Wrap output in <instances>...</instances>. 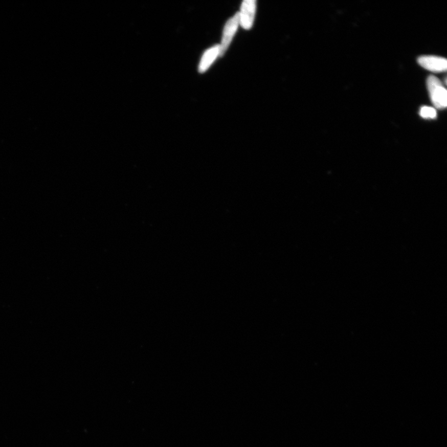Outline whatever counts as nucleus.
Wrapping results in <instances>:
<instances>
[{"instance_id":"3","label":"nucleus","mask_w":447,"mask_h":447,"mask_svg":"<svg viewBox=\"0 0 447 447\" xmlns=\"http://www.w3.org/2000/svg\"><path fill=\"white\" fill-rule=\"evenodd\" d=\"M255 11H256V1L245 0L242 2L239 13V19L240 25L245 30H250L253 25Z\"/></svg>"},{"instance_id":"6","label":"nucleus","mask_w":447,"mask_h":447,"mask_svg":"<svg viewBox=\"0 0 447 447\" xmlns=\"http://www.w3.org/2000/svg\"><path fill=\"white\" fill-rule=\"evenodd\" d=\"M419 115L424 119H434L437 117V111L432 107L423 106L420 110Z\"/></svg>"},{"instance_id":"4","label":"nucleus","mask_w":447,"mask_h":447,"mask_svg":"<svg viewBox=\"0 0 447 447\" xmlns=\"http://www.w3.org/2000/svg\"><path fill=\"white\" fill-rule=\"evenodd\" d=\"M418 62L422 68L434 72H442L446 71L447 62L443 57L424 56L418 59Z\"/></svg>"},{"instance_id":"2","label":"nucleus","mask_w":447,"mask_h":447,"mask_svg":"<svg viewBox=\"0 0 447 447\" xmlns=\"http://www.w3.org/2000/svg\"><path fill=\"white\" fill-rule=\"evenodd\" d=\"M239 25L240 19L239 13L235 14L234 16L228 20L227 23H226L225 29H223L221 43L219 45V56H222L225 54Z\"/></svg>"},{"instance_id":"5","label":"nucleus","mask_w":447,"mask_h":447,"mask_svg":"<svg viewBox=\"0 0 447 447\" xmlns=\"http://www.w3.org/2000/svg\"><path fill=\"white\" fill-rule=\"evenodd\" d=\"M219 45H216L213 48L208 49L203 54L202 60L200 61L199 66V72L200 73H204V72L207 71L210 68L212 63L214 62V61L219 56Z\"/></svg>"},{"instance_id":"1","label":"nucleus","mask_w":447,"mask_h":447,"mask_svg":"<svg viewBox=\"0 0 447 447\" xmlns=\"http://www.w3.org/2000/svg\"><path fill=\"white\" fill-rule=\"evenodd\" d=\"M427 85L431 100L435 108H445L447 105V92L439 79L431 75L427 81Z\"/></svg>"}]
</instances>
